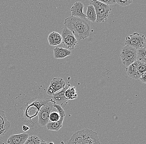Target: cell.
I'll list each match as a JSON object with an SVG mask.
<instances>
[{"label":"cell","instance_id":"e0dca14e","mask_svg":"<svg viewBox=\"0 0 146 144\" xmlns=\"http://www.w3.org/2000/svg\"><path fill=\"white\" fill-rule=\"evenodd\" d=\"M65 117L60 116L59 121L56 122H48L46 124L47 130L50 131H54L57 132L62 128V123Z\"/></svg>","mask_w":146,"mask_h":144},{"label":"cell","instance_id":"4316f807","mask_svg":"<svg viewBox=\"0 0 146 144\" xmlns=\"http://www.w3.org/2000/svg\"><path fill=\"white\" fill-rule=\"evenodd\" d=\"M22 129L23 131H24V132H27V131L30 130V127L27 125H23Z\"/></svg>","mask_w":146,"mask_h":144},{"label":"cell","instance_id":"7a4b0ae2","mask_svg":"<svg viewBox=\"0 0 146 144\" xmlns=\"http://www.w3.org/2000/svg\"><path fill=\"white\" fill-rule=\"evenodd\" d=\"M65 26L72 32L78 40L88 37L91 32L90 21L86 18L71 16L65 19Z\"/></svg>","mask_w":146,"mask_h":144},{"label":"cell","instance_id":"f546056e","mask_svg":"<svg viewBox=\"0 0 146 144\" xmlns=\"http://www.w3.org/2000/svg\"><path fill=\"white\" fill-rule=\"evenodd\" d=\"M89 1H91V0H89Z\"/></svg>","mask_w":146,"mask_h":144},{"label":"cell","instance_id":"ac0fdd59","mask_svg":"<svg viewBox=\"0 0 146 144\" xmlns=\"http://www.w3.org/2000/svg\"><path fill=\"white\" fill-rule=\"evenodd\" d=\"M86 18L89 21L95 22L96 20V14L95 9L93 5H90L87 6Z\"/></svg>","mask_w":146,"mask_h":144},{"label":"cell","instance_id":"484cf974","mask_svg":"<svg viewBox=\"0 0 146 144\" xmlns=\"http://www.w3.org/2000/svg\"><path fill=\"white\" fill-rule=\"evenodd\" d=\"M141 82L144 83H146V72L141 73L139 78Z\"/></svg>","mask_w":146,"mask_h":144},{"label":"cell","instance_id":"cb8c5ba5","mask_svg":"<svg viewBox=\"0 0 146 144\" xmlns=\"http://www.w3.org/2000/svg\"><path fill=\"white\" fill-rule=\"evenodd\" d=\"M132 0H115L116 3L122 7L128 6L132 3Z\"/></svg>","mask_w":146,"mask_h":144},{"label":"cell","instance_id":"30bf717a","mask_svg":"<svg viewBox=\"0 0 146 144\" xmlns=\"http://www.w3.org/2000/svg\"><path fill=\"white\" fill-rule=\"evenodd\" d=\"M11 127V124L5 116V112L0 110V137L3 136Z\"/></svg>","mask_w":146,"mask_h":144},{"label":"cell","instance_id":"4fadbf2b","mask_svg":"<svg viewBox=\"0 0 146 144\" xmlns=\"http://www.w3.org/2000/svg\"><path fill=\"white\" fill-rule=\"evenodd\" d=\"M84 5L81 2H76L71 7L72 16L82 18H86V15L84 13Z\"/></svg>","mask_w":146,"mask_h":144},{"label":"cell","instance_id":"ba28073f","mask_svg":"<svg viewBox=\"0 0 146 144\" xmlns=\"http://www.w3.org/2000/svg\"><path fill=\"white\" fill-rule=\"evenodd\" d=\"M62 42L64 47L71 50L74 49L78 44V41L72 31L65 26L61 32Z\"/></svg>","mask_w":146,"mask_h":144},{"label":"cell","instance_id":"2e32d148","mask_svg":"<svg viewBox=\"0 0 146 144\" xmlns=\"http://www.w3.org/2000/svg\"><path fill=\"white\" fill-rule=\"evenodd\" d=\"M126 71L128 77L134 79H138L141 75L134 63L127 67L126 69Z\"/></svg>","mask_w":146,"mask_h":144},{"label":"cell","instance_id":"52a82bcc","mask_svg":"<svg viewBox=\"0 0 146 144\" xmlns=\"http://www.w3.org/2000/svg\"><path fill=\"white\" fill-rule=\"evenodd\" d=\"M120 57L124 66L128 67L137 60V49L129 46H125L122 48Z\"/></svg>","mask_w":146,"mask_h":144},{"label":"cell","instance_id":"5b68a950","mask_svg":"<svg viewBox=\"0 0 146 144\" xmlns=\"http://www.w3.org/2000/svg\"><path fill=\"white\" fill-rule=\"evenodd\" d=\"M53 103V100L52 99H50V101L40 108L38 113V122L40 126L44 127L49 122L50 113L54 110Z\"/></svg>","mask_w":146,"mask_h":144},{"label":"cell","instance_id":"603a6c76","mask_svg":"<svg viewBox=\"0 0 146 144\" xmlns=\"http://www.w3.org/2000/svg\"><path fill=\"white\" fill-rule=\"evenodd\" d=\"M134 63L136 66L137 69L139 72L140 73L146 72V63H142L140 61L136 60Z\"/></svg>","mask_w":146,"mask_h":144},{"label":"cell","instance_id":"ffe728a7","mask_svg":"<svg viewBox=\"0 0 146 144\" xmlns=\"http://www.w3.org/2000/svg\"><path fill=\"white\" fill-rule=\"evenodd\" d=\"M146 47L137 50V61L146 63Z\"/></svg>","mask_w":146,"mask_h":144},{"label":"cell","instance_id":"8992f818","mask_svg":"<svg viewBox=\"0 0 146 144\" xmlns=\"http://www.w3.org/2000/svg\"><path fill=\"white\" fill-rule=\"evenodd\" d=\"M125 46L138 49L146 47V38L144 35L134 33L127 36L125 40Z\"/></svg>","mask_w":146,"mask_h":144},{"label":"cell","instance_id":"5bb4252c","mask_svg":"<svg viewBox=\"0 0 146 144\" xmlns=\"http://www.w3.org/2000/svg\"><path fill=\"white\" fill-rule=\"evenodd\" d=\"M54 57L55 59H63L72 55L71 50L56 46L53 49Z\"/></svg>","mask_w":146,"mask_h":144},{"label":"cell","instance_id":"277c9868","mask_svg":"<svg viewBox=\"0 0 146 144\" xmlns=\"http://www.w3.org/2000/svg\"><path fill=\"white\" fill-rule=\"evenodd\" d=\"M90 4L93 5L96 14L97 23H104L109 17L111 9L109 5L100 2L97 0H91Z\"/></svg>","mask_w":146,"mask_h":144},{"label":"cell","instance_id":"d4e9b609","mask_svg":"<svg viewBox=\"0 0 146 144\" xmlns=\"http://www.w3.org/2000/svg\"><path fill=\"white\" fill-rule=\"evenodd\" d=\"M97 1L108 5H112L116 3L115 0H97Z\"/></svg>","mask_w":146,"mask_h":144},{"label":"cell","instance_id":"4dcf8cb0","mask_svg":"<svg viewBox=\"0 0 146 144\" xmlns=\"http://www.w3.org/2000/svg\"><path fill=\"white\" fill-rule=\"evenodd\" d=\"M0 140H1V139H0Z\"/></svg>","mask_w":146,"mask_h":144},{"label":"cell","instance_id":"3957f363","mask_svg":"<svg viewBox=\"0 0 146 144\" xmlns=\"http://www.w3.org/2000/svg\"><path fill=\"white\" fill-rule=\"evenodd\" d=\"M68 144H100L97 133L88 128L75 132Z\"/></svg>","mask_w":146,"mask_h":144},{"label":"cell","instance_id":"9c48e42d","mask_svg":"<svg viewBox=\"0 0 146 144\" xmlns=\"http://www.w3.org/2000/svg\"><path fill=\"white\" fill-rule=\"evenodd\" d=\"M66 86V82L62 78L60 77L54 78L50 81L46 93L47 95L52 96L55 93L62 90Z\"/></svg>","mask_w":146,"mask_h":144},{"label":"cell","instance_id":"d6986e66","mask_svg":"<svg viewBox=\"0 0 146 144\" xmlns=\"http://www.w3.org/2000/svg\"><path fill=\"white\" fill-rule=\"evenodd\" d=\"M65 96L68 100L77 98L78 94L75 87L69 86L65 92Z\"/></svg>","mask_w":146,"mask_h":144},{"label":"cell","instance_id":"8fae6325","mask_svg":"<svg viewBox=\"0 0 146 144\" xmlns=\"http://www.w3.org/2000/svg\"><path fill=\"white\" fill-rule=\"evenodd\" d=\"M69 86H70V85L68 83L62 90L55 93L53 95L52 100L54 102V103L61 105L68 101V100L65 96V92Z\"/></svg>","mask_w":146,"mask_h":144},{"label":"cell","instance_id":"7c38bea8","mask_svg":"<svg viewBox=\"0 0 146 144\" xmlns=\"http://www.w3.org/2000/svg\"><path fill=\"white\" fill-rule=\"evenodd\" d=\"M29 137L25 133L10 136L7 141V144H24Z\"/></svg>","mask_w":146,"mask_h":144},{"label":"cell","instance_id":"7402d4cb","mask_svg":"<svg viewBox=\"0 0 146 144\" xmlns=\"http://www.w3.org/2000/svg\"><path fill=\"white\" fill-rule=\"evenodd\" d=\"M60 117L57 111H53L49 115V120L51 122H56L60 119Z\"/></svg>","mask_w":146,"mask_h":144},{"label":"cell","instance_id":"6da1fadb","mask_svg":"<svg viewBox=\"0 0 146 144\" xmlns=\"http://www.w3.org/2000/svg\"><path fill=\"white\" fill-rule=\"evenodd\" d=\"M50 100L43 91L38 89L29 94H20L15 98L14 108L20 119L30 127H33L35 123L32 121V119L38 115L41 107Z\"/></svg>","mask_w":146,"mask_h":144},{"label":"cell","instance_id":"83f0119b","mask_svg":"<svg viewBox=\"0 0 146 144\" xmlns=\"http://www.w3.org/2000/svg\"><path fill=\"white\" fill-rule=\"evenodd\" d=\"M48 142H46L45 141H44V140H42L40 142V144H48Z\"/></svg>","mask_w":146,"mask_h":144},{"label":"cell","instance_id":"9a60e30c","mask_svg":"<svg viewBox=\"0 0 146 144\" xmlns=\"http://www.w3.org/2000/svg\"><path fill=\"white\" fill-rule=\"evenodd\" d=\"M48 41L50 46H58L62 43V36L57 32H52L48 35Z\"/></svg>","mask_w":146,"mask_h":144},{"label":"cell","instance_id":"44dd1931","mask_svg":"<svg viewBox=\"0 0 146 144\" xmlns=\"http://www.w3.org/2000/svg\"><path fill=\"white\" fill-rule=\"evenodd\" d=\"M41 140L40 138L35 135L29 136L24 144H40Z\"/></svg>","mask_w":146,"mask_h":144},{"label":"cell","instance_id":"f1b7e54d","mask_svg":"<svg viewBox=\"0 0 146 144\" xmlns=\"http://www.w3.org/2000/svg\"><path fill=\"white\" fill-rule=\"evenodd\" d=\"M48 144H54V143L52 142H50V143H48Z\"/></svg>","mask_w":146,"mask_h":144}]
</instances>
